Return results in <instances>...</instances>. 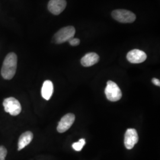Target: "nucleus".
Returning a JSON list of instances; mask_svg holds the SVG:
<instances>
[{
    "mask_svg": "<svg viewBox=\"0 0 160 160\" xmlns=\"http://www.w3.org/2000/svg\"><path fill=\"white\" fill-rule=\"evenodd\" d=\"M152 82L153 84H154L155 86H160V80H158V79H157V78H153V79L152 80Z\"/></svg>",
    "mask_w": 160,
    "mask_h": 160,
    "instance_id": "dca6fc26",
    "label": "nucleus"
},
{
    "mask_svg": "<svg viewBox=\"0 0 160 160\" xmlns=\"http://www.w3.org/2000/svg\"><path fill=\"white\" fill-rule=\"evenodd\" d=\"M17 57L14 52L9 53L4 61L1 68V75L5 80H11L17 69Z\"/></svg>",
    "mask_w": 160,
    "mask_h": 160,
    "instance_id": "f257e3e1",
    "label": "nucleus"
},
{
    "mask_svg": "<svg viewBox=\"0 0 160 160\" xmlns=\"http://www.w3.org/2000/svg\"><path fill=\"white\" fill-rule=\"evenodd\" d=\"M3 106L6 112L12 116H17L22 111V106L20 102L14 97H8L3 102Z\"/></svg>",
    "mask_w": 160,
    "mask_h": 160,
    "instance_id": "39448f33",
    "label": "nucleus"
},
{
    "mask_svg": "<svg viewBox=\"0 0 160 160\" xmlns=\"http://www.w3.org/2000/svg\"><path fill=\"white\" fill-rule=\"evenodd\" d=\"M147 54L139 49H133L129 52L126 58L128 61L132 63H142L147 59Z\"/></svg>",
    "mask_w": 160,
    "mask_h": 160,
    "instance_id": "6e6552de",
    "label": "nucleus"
},
{
    "mask_svg": "<svg viewBox=\"0 0 160 160\" xmlns=\"http://www.w3.org/2000/svg\"><path fill=\"white\" fill-rule=\"evenodd\" d=\"M33 138V135L32 132L30 131H27L20 137L18 142V150L20 151L22 149L25 148L27 145L31 142Z\"/></svg>",
    "mask_w": 160,
    "mask_h": 160,
    "instance_id": "9b49d317",
    "label": "nucleus"
},
{
    "mask_svg": "<svg viewBox=\"0 0 160 160\" xmlns=\"http://www.w3.org/2000/svg\"><path fill=\"white\" fill-rule=\"evenodd\" d=\"M75 34V29L73 26H67L60 29L53 37V42L57 44H61L68 42L73 38Z\"/></svg>",
    "mask_w": 160,
    "mask_h": 160,
    "instance_id": "f03ea898",
    "label": "nucleus"
},
{
    "mask_svg": "<svg viewBox=\"0 0 160 160\" xmlns=\"http://www.w3.org/2000/svg\"><path fill=\"white\" fill-rule=\"evenodd\" d=\"M66 6L67 1L65 0H50L48 8L52 14L59 15L65 9Z\"/></svg>",
    "mask_w": 160,
    "mask_h": 160,
    "instance_id": "1a4fd4ad",
    "label": "nucleus"
},
{
    "mask_svg": "<svg viewBox=\"0 0 160 160\" xmlns=\"http://www.w3.org/2000/svg\"><path fill=\"white\" fill-rule=\"evenodd\" d=\"M75 115L72 113H68L63 116L57 126V131L59 133H63L68 131L72 125L75 121Z\"/></svg>",
    "mask_w": 160,
    "mask_h": 160,
    "instance_id": "423d86ee",
    "label": "nucleus"
},
{
    "mask_svg": "<svg viewBox=\"0 0 160 160\" xmlns=\"http://www.w3.org/2000/svg\"><path fill=\"white\" fill-rule=\"evenodd\" d=\"M100 59L99 56L96 53L90 52L87 53L81 59V63L85 67H89L97 63Z\"/></svg>",
    "mask_w": 160,
    "mask_h": 160,
    "instance_id": "9d476101",
    "label": "nucleus"
},
{
    "mask_svg": "<svg viewBox=\"0 0 160 160\" xmlns=\"http://www.w3.org/2000/svg\"><path fill=\"white\" fill-rule=\"evenodd\" d=\"M114 20L122 23H133L136 20V16L132 12L126 10H116L112 12Z\"/></svg>",
    "mask_w": 160,
    "mask_h": 160,
    "instance_id": "20e7f679",
    "label": "nucleus"
},
{
    "mask_svg": "<svg viewBox=\"0 0 160 160\" xmlns=\"http://www.w3.org/2000/svg\"><path fill=\"white\" fill-rule=\"evenodd\" d=\"M69 44L72 46H78L80 43V40L77 38H72L68 41Z\"/></svg>",
    "mask_w": 160,
    "mask_h": 160,
    "instance_id": "2eb2a0df",
    "label": "nucleus"
},
{
    "mask_svg": "<svg viewBox=\"0 0 160 160\" xmlns=\"http://www.w3.org/2000/svg\"><path fill=\"white\" fill-rule=\"evenodd\" d=\"M105 94L107 98L110 102H117L122 96L120 88L113 81H108L105 88Z\"/></svg>",
    "mask_w": 160,
    "mask_h": 160,
    "instance_id": "7ed1b4c3",
    "label": "nucleus"
},
{
    "mask_svg": "<svg viewBox=\"0 0 160 160\" xmlns=\"http://www.w3.org/2000/svg\"><path fill=\"white\" fill-rule=\"evenodd\" d=\"M7 151L3 146H0V160H5Z\"/></svg>",
    "mask_w": 160,
    "mask_h": 160,
    "instance_id": "4468645a",
    "label": "nucleus"
},
{
    "mask_svg": "<svg viewBox=\"0 0 160 160\" xmlns=\"http://www.w3.org/2000/svg\"><path fill=\"white\" fill-rule=\"evenodd\" d=\"M53 92V85L51 81L46 80L42 88V96L46 100H49L52 97Z\"/></svg>",
    "mask_w": 160,
    "mask_h": 160,
    "instance_id": "f8f14e48",
    "label": "nucleus"
},
{
    "mask_svg": "<svg viewBox=\"0 0 160 160\" xmlns=\"http://www.w3.org/2000/svg\"><path fill=\"white\" fill-rule=\"evenodd\" d=\"M86 144V141L84 139H81L78 142H75L72 144V147L73 149L77 151H80Z\"/></svg>",
    "mask_w": 160,
    "mask_h": 160,
    "instance_id": "ddd939ff",
    "label": "nucleus"
},
{
    "mask_svg": "<svg viewBox=\"0 0 160 160\" xmlns=\"http://www.w3.org/2000/svg\"><path fill=\"white\" fill-rule=\"evenodd\" d=\"M139 140L137 131L135 129H128L125 135L124 143L128 149H131Z\"/></svg>",
    "mask_w": 160,
    "mask_h": 160,
    "instance_id": "0eeeda50",
    "label": "nucleus"
}]
</instances>
